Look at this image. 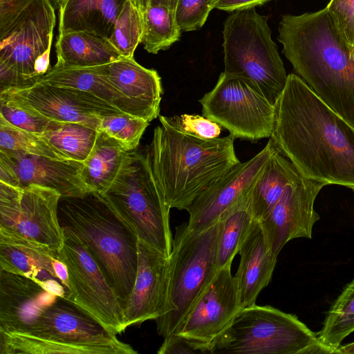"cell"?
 Here are the masks:
<instances>
[{"label":"cell","mask_w":354,"mask_h":354,"mask_svg":"<svg viewBox=\"0 0 354 354\" xmlns=\"http://www.w3.org/2000/svg\"><path fill=\"white\" fill-rule=\"evenodd\" d=\"M212 8L213 0H178L174 15L180 30L201 28Z\"/></svg>","instance_id":"38"},{"label":"cell","mask_w":354,"mask_h":354,"mask_svg":"<svg viewBox=\"0 0 354 354\" xmlns=\"http://www.w3.org/2000/svg\"><path fill=\"white\" fill-rule=\"evenodd\" d=\"M274 147L270 138L257 155L235 165L196 196L186 209L189 229L197 232L210 227L224 213L249 195Z\"/></svg>","instance_id":"15"},{"label":"cell","mask_w":354,"mask_h":354,"mask_svg":"<svg viewBox=\"0 0 354 354\" xmlns=\"http://www.w3.org/2000/svg\"><path fill=\"white\" fill-rule=\"evenodd\" d=\"M223 36V72L248 79L274 105L288 75L271 38L268 17L254 8L235 11L224 21Z\"/></svg>","instance_id":"8"},{"label":"cell","mask_w":354,"mask_h":354,"mask_svg":"<svg viewBox=\"0 0 354 354\" xmlns=\"http://www.w3.org/2000/svg\"><path fill=\"white\" fill-rule=\"evenodd\" d=\"M0 117L16 128L40 136L61 122L37 113L10 89L0 92Z\"/></svg>","instance_id":"33"},{"label":"cell","mask_w":354,"mask_h":354,"mask_svg":"<svg viewBox=\"0 0 354 354\" xmlns=\"http://www.w3.org/2000/svg\"><path fill=\"white\" fill-rule=\"evenodd\" d=\"M278 41L300 77L354 127V60L326 8L283 15Z\"/></svg>","instance_id":"2"},{"label":"cell","mask_w":354,"mask_h":354,"mask_svg":"<svg viewBox=\"0 0 354 354\" xmlns=\"http://www.w3.org/2000/svg\"><path fill=\"white\" fill-rule=\"evenodd\" d=\"M149 122L129 114L100 118L97 131L104 132L124 145L129 151L136 149Z\"/></svg>","instance_id":"36"},{"label":"cell","mask_w":354,"mask_h":354,"mask_svg":"<svg viewBox=\"0 0 354 354\" xmlns=\"http://www.w3.org/2000/svg\"><path fill=\"white\" fill-rule=\"evenodd\" d=\"M250 193L224 213L218 220L216 247L217 270L232 264L234 257L239 253L257 222L251 210Z\"/></svg>","instance_id":"29"},{"label":"cell","mask_w":354,"mask_h":354,"mask_svg":"<svg viewBox=\"0 0 354 354\" xmlns=\"http://www.w3.org/2000/svg\"><path fill=\"white\" fill-rule=\"evenodd\" d=\"M9 89L31 109L50 120L81 123L96 130L101 117L124 113L92 94L78 89L37 82Z\"/></svg>","instance_id":"18"},{"label":"cell","mask_w":354,"mask_h":354,"mask_svg":"<svg viewBox=\"0 0 354 354\" xmlns=\"http://www.w3.org/2000/svg\"><path fill=\"white\" fill-rule=\"evenodd\" d=\"M335 354H354V342L344 346L340 345L335 351Z\"/></svg>","instance_id":"44"},{"label":"cell","mask_w":354,"mask_h":354,"mask_svg":"<svg viewBox=\"0 0 354 354\" xmlns=\"http://www.w3.org/2000/svg\"><path fill=\"white\" fill-rule=\"evenodd\" d=\"M57 296L34 279L0 270V332L25 331Z\"/></svg>","instance_id":"20"},{"label":"cell","mask_w":354,"mask_h":354,"mask_svg":"<svg viewBox=\"0 0 354 354\" xmlns=\"http://www.w3.org/2000/svg\"><path fill=\"white\" fill-rule=\"evenodd\" d=\"M55 21L50 0H32L0 32V91L37 82L35 65L51 49Z\"/></svg>","instance_id":"10"},{"label":"cell","mask_w":354,"mask_h":354,"mask_svg":"<svg viewBox=\"0 0 354 354\" xmlns=\"http://www.w3.org/2000/svg\"><path fill=\"white\" fill-rule=\"evenodd\" d=\"M82 165L73 160L0 150V182L20 188L42 186L57 192L61 197L79 196L89 192L80 176Z\"/></svg>","instance_id":"17"},{"label":"cell","mask_w":354,"mask_h":354,"mask_svg":"<svg viewBox=\"0 0 354 354\" xmlns=\"http://www.w3.org/2000/svg\"><path fill=\"white\" fill-rule=\"evenodd\" d=\"M99 194L139 241L169 257L171 208L153 176L148 148L145 153L129 151L114 180Z\"/></svg>","instance_id":"6"},{"label":"cell","mask_w":354,"mask_h":354,"mask_svg":"<svg viewBox=\"0 0 354 354\" xmlns=\"http://www.w3.org/2000/svg\"><path fill=\"white\" fill-rule=\"evenodd\" d=\"M58 252L49 247L0 229V270L34 279L58 296L66 290L55 266Z\"/></svg>","instance_id":"21"},{"label":"cell","mask_w":354,"mask_h":354,"mask_svg":"<svg viewBox=\"0 0 354 354\" xmlns=\"http://www.w3.org/2000/svg\"><path fill=\"white\" fill-rule=\"evenodd\" d=\"M354 332V279L348 283L326 313L317 340L327 354L335 353Z\"/></svg>","instance_id":"30"},{"label":"cell","mask_w":354,"mask_h":354,"mask_svg":"<svg viewBox=\"0 0 354 354\" xmlns=\"http://www.w3.org/2000/svg\"><path fill=\"white\" fill-rule=\"evenodd\" d=\"M236 274L243 308L256 304L261 291L270 282L277 261L267 245L261 225L257 221L239 252Z\"/></svg>","instance_id":"24"},{"label":"cell","mask_w":354,"mask_h":354,"mask_svg":"<svg viewBox=\"0 0 354 354\" xmlns=\"http://www.w3.org/2000/svg\"><path fill=\"white\" fill-rule=\"evenodd\" d=\"M125 0H64L59 7L58 34L84 31L109 39Z\"/></svg>","instance_id":"25"},{"label":"cell","mask_w":354,"mask_h":354,"mask_svg":"<svg viewBox=\"0 0 354 354\" xmlns=\"http://www.w3.org/2000/svg\"><path fill=\"white\" fill-rule=\"evenodd\" d=\"M64 241L58 259L67 268L69 292L74 302L98 321L111 335L124 331L123 310L115 292L86 248L64 231Z\"/></svg>","instance_id":"12"},{"label":"cell","mask_w":354,"mask_h":354,"mask_svg":"<svg viewBox=\"0 0 354 354\" xmlns=\"http://www.w3.org/2000/svg\"><path fill=\"white\" fill-rule=\"evenodd\" d=\"M274 106L270 138L300 173L354 192V127L293 73Z\"/></svg>","instance_id":"1"},{"label":"cell","mask_w":354,"mask_h":354,"mask_svg":"<svg viewBox=\"0 0 354 354\" xmlns=\"http://www.w3.org/2000/svg\"><path fill=\"white\" fill-rule=\"evenodd\" d=\"M129 151L113 138L98 131L93 150L80 171L82 180L89 192L102 194L109 187Z\"/></svg>","instance_id":"28"},{"label":"cell","mask_w":354,"mask_h":354,"mask_svg":"<svg viewBox=\"0 0 354 354\" xmlns=\"http://www.w3.org/2000/svg\"><path fill=\"white\" fill-rule=\"evenodd\" d=\"M324 183L302 176L290 185L269 214L258 221L268 247L278 257L283 247L297 238H312L313 228L320 218L314 208Z\"/></svg>","instance_id":"16"},{"label":"cell","mask_w":354,"mask_h":354,"mask_svg":"<svg viewBox=\"0 0 354 354\" xmlns=\"http://www.w3.org/2000/svg\"><path fill=\"white\" fill-rule=\"evenodd\" d=\"M170 118L182 130L202 138H216L221 132V126L204 116L185 113Z\"/></svg>","instance_id":"39"},{"label":"cell","mask_w":354,"mask_h":354,"mask_svg":"<svg viewBox=\"0 0 354 354\" xmlns=\"http://www.w3.org/2000/svg\"><path fill=\"white\" fill-rule=\"evenodd\" d=\"M141 12L148 6L162 5L174 12L178 0H132Z\"/></svg>","instance_id":"43"},{"label":"cell","mask_w":354,"mask_h":354,"mask_svg":"<svg viewBox=\"0 0 354 354\" xmlns=\"http://www.w3.org/2000/svg\"><path fill=\"white\" fill-rule=\"evenodd\" d=\"M158 354H207L208 348L198 344L181 335L171 334L164 338L158 351Z\"/></svg>","instance_id":"40"},{"label":"cell","mask_w":354,"mask_h":354,"mask_svg":"<svg viewBox=\"0 0 354 354\" xmlns=\"http://www.w3.org/2000/svg\"><path fill=\"white\" fill-rule=\"evenodd\" d=\"M199 102L203 115L234 138L256 141L271 137L274 106L248 79L223 72Z\"/></svg>","instance_id":"11"},{"label":"cell","mask_w":354,"mask_h":354,"mask_svg":"<svg viewBox=\"0 0 354 354\" xmlns=\"http://www.w3.org/2000/svg\"><path fill=\"white\" fill-rule=\"evenodd\" d=\"M140 14L141 43L148 53L157 54L180 39L182 31L172 10L162 5L148 6Z\"/></svg>","instance_id":"31"},{"label":"cell","mask_w":354,"mask_h":354,"mask_svg":"<svg viewBox=\"0 0 354 354\" xmlns=\"http://www.w3.org/2000/svg\"><path fill=\"white\" fill-rule=\"evenodd\" d=\"M169 257L138 241V263L135 283L123 308L124 329L156 319L165 312Z\"/></svg>","instance_id":"19"},{"label":"cell","mask_w":354,"mask_h":354,"mask_svg":"<svg viewBox=\"0 0 354 354\" xmlns=\"http://www.w3.org/2000/svg\"><path fill=\"white\" fill-rule=\"evenodd\" d=\"M105 66L80 67L56 62L37 83L89 93L124 113L145 119L139 109L110 82Z\"/></svg>","instance_id":"22"},{"label":"cell","mask_w":354,"mask_h":354,"mask_svg":"<svg viewBox=\"0 0 354 354\" xmlns=\"http://www.w3.org/2000/svg\"><path fill=\"white\" fill-rule=\"evenodd\" d=\"M60 198L48 187L20 188L0 182V229L59 252L64 241L57 216Z\"/></svg>","instance_id":"13"},{"label":"cell","mask_w":354,"mask_h":354,"mask_svg":"<svg viewBox=\"0 0 354 354\" xmlns=\"http://www.w3.org/2000/svg\"><path fill=\"white\" fill-rule=\"evenodd\" d=\"M98 131L77 122H61L42 136L70 160L83 162L94 147Z\"/></svg>","instance_id":"32"},{"label":"cell","mask_w":354,"mask_h":354,"mask_svg":"<svg viewBox=\"0 0 354 354\" xmlns=\"http://www.w3.org/2000/svg\"><path fill=\"white\" fill-rule=\"evenodd\" d=\"M55 48L57 62L71 66H101L122 57L109 39L84 31L58 34Z\"/></svg>","instance_id":"27"},{"label":"cell","mask_w":354,"mask_h":354,"mask_svg":"<svg viewBox=\"0 0 354 354\" xmlns=\"http://www.w3.org/2000/svg\"><path fill=\"white\" fill-rule=\"evenodd\" d=\"M302 176L293 162L274 145L251 190L250 207L255 221L265 218L286 188Z\"/></svg>","instance_id":"26"},{"label":"cell","mask_w":354,"mask_h":354,"mask_svg":"<svg viewBox=\"0 0 354 354\" xmlns=\"http://www.w3.org/2000/svg\"><path fill=\"white\" fill-rule=\"evenodd\" d=\"M136 354L64 297L44 308L27 330L0 332V354Z\"/></svg>","instance_id":"5"},{"label":"cell","mask_w":354,"mask_h":354,"mask_svg":"<svg viewBox=\"0 0 354 354\" xmlns=\"http://www.w3.org/2000/svg\"><path fill=\"white\" fill-rule=\"evenodd\" d=\"M219 221L210 227L193 232L184 223L176 227L169 257L165 312L156 319L163 338L174 333L218 271L216 247Z\"/></svg>","instance_id":"7"},{"label":"cell","mask_w":354,"mask_h":354,"mask_svg":"<svg viewBox=\"0 0 354 354\" xmlns=\"http://www.w3.org/2000/svg\"><path fill=\"white\" fill-rule=\"evenodd\" d=\"M110 82L151 122L160 113L163 89L158 72L139 64L133 57H121L105 66Z\"/></svg>","instance_id":"23"},{"label":"cell","mask_w":354,"mask_h":354,"mask_svg":"<svg viewBox=\"0 0 354 354\" xmlns=\"http://www.w3.org/2000/svg\"><path fill=\"white\" fill-rule=\"evenodd\" d=\"M32 0H0V32H3Z\"/></svg>","instance_id":"41"},{"label":"cell","mask_w":354,"mask_h":354,"mask_svg":"<svg viewBox=\"0 0 354 354\" xmlns=\"http://www.w3.org/2000/svg\"><path fill=\"white\" fill-rule=\"evenodd\" d=\"M232 264L219 269L174 333L206 347L216 342L243 309ZM174 334V333H173Z\"/></svg>","instance_id":"14"},{"label":"cell","mask_w":354,"mask_h":354,"mask_svg":"<svg viewBox=\"0 0 354 354\" xmlns=\"http://www.w3.org/2000/svg\"><path fill=\"white\" fill-rule=\"evenodd\" d=\"M55 8L59 9L64 0H50Z\"/></svg>","instance_id":"45"},{"label":"cell","mask_w":354,"mask_h":354,"mask_svg":"<svg viewBox=\"0 0 354 354\" xmlns=\"http://www.w3.org/2000/svg\"><path fill=\"white\" fill-rule=\"evenodd\" d=\"M148 147L155 180L170 208L187 209L204 189L240 162L234 137L205 139L160 116Z\"/></svg>","instance_id":"3"},{"label":"cell","mask_w":354,"mask_h":354,"mask_svg":"<svg viewBox=\"0 0 354 354\" xmlns=\"http://www.w3.org/2000/svg\"><path fill=\"white\" fill-rule=\"evenodd\" d=\"M57 216L62 230L77 238L95 260L123 310L137 274L136 234L94 192L61 197Z\"/></svg>","instance_id":"4"},{"label":"cell","mask_w":354,"mask_h":354,"mask_svg":"<svg viewBox=\"0 0 354 354\" xmlns=\"http://www.w3.org/2000/svg\"><path fill=\"white\" fill-rule=\"evenodd\" d=\"M326 353L317 333L292 314L270 306L243 308L216 343L213 354Z\"/></svg>","instance_id":"9"},{"label":"cell","mask_w":354,"mask_h":354,"mask_svg":"<svg viewBox=\"0 0 354 354\" xmlns=\"http://www.w3.org/2000/svg\"><path fill=\"white\" fill-rule=\"evenodd\" d=\"M141 37L140 11L132 0H125L109 39L122 57L132 58Z\"/></svg>","instance_id":"35"},{"label":"cell","mask_w":354,"mask_h":354,"mask_svg":"<svg viewBox=\"0 0 354 354\" xmlns=\"http://www.w3.org/2000/svg\"><path fill=\"white\" fill-rule=\"evenodd\" d=\"M326 8L354 60V0H330Z\"/></svg>","instance_id":"37"},{"label":"cell","mask_w":354,"mask_h":354,"mask_svg":"<svg viewBox=\"0 0 354 354\" xmlns=\"http://www.w3.org/2000/svg\"><path fill=\"white\" fill-rule=\"evenodd\" d=\"M269 1L270 0H213V8L233 12L262 6Z\"/></svg>","instance_id":"42"},{"label":"cell","mask_w":354,"mask_h":354,"mask_svg":"<svg viewBox=\"0 0 354 354\" xmlns=\"http://www.w3.org/2000/svg\"><path fill=\"white\" fill-rule=\"evenodd\" d=\"M0 150L18 151L61 161L70 160L42 136L16 128L1 117Z\"/></svg>","instance_id":"34"}]
</instances>
